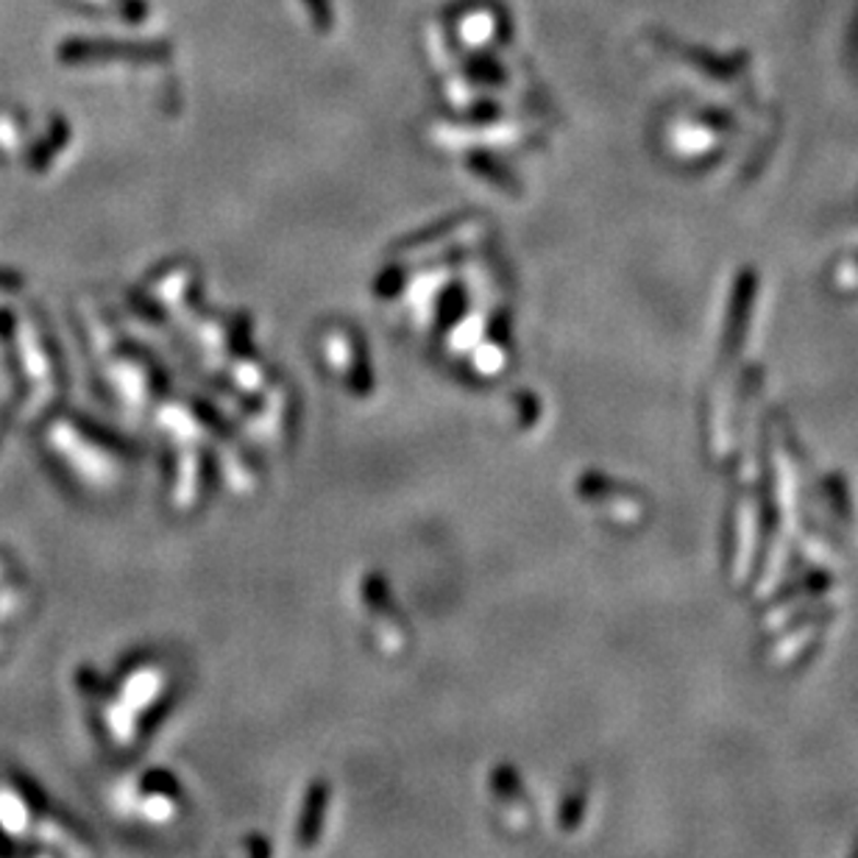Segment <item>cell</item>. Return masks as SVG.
<instances>
[]
</instances>
